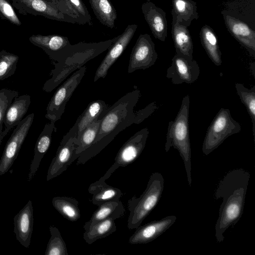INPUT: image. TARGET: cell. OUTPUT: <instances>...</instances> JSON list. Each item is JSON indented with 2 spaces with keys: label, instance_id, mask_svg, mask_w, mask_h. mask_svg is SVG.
Listing matches in <instances>:
<instances>
[{
  "label": "cell",
  "instance_id": "30bf717a",
  "mask_svg": "<svg viewBox=\"0 0 255 255\" xmlns=\"http://www.w3.org/2000/svg\"><path fill=\"white\" fill-rule=\"evenodd\" d=\"M200 73L199 66L193 57L175 53L167 69L166 77L174 85L191 84L198 79Z\"/></svg>",
  "mask_w": 255,
  "mask_h": 255
},
{
  "label": "cell",
  "instance_id": "277c9868",
  "mask_svg": "<svg viewBox=\"0 0 255 255\" xmlns=\"http://www.w3.org/2000/svg\"><path fill=\"white\" fill-rule=\"evenodd\" d=\"M164 179L162 174L155 172L150 175L145 190L140 196L135 195L128 201L129 215L128 228L136 229L158 203L163 191Z\"/></svg>",
  "mask_w": 255,
  "mask_h": 255
},
{
  "label": "cell",
  "instance_id": "cb8c5ba5",
  "mask_svg": "<svg viewBox=\"0 0 255 255\" xmlns=\"http://www.w3.org/2000/svg\"><path fill=\"white\" fill-rule=\"evenodd\" d=\"M171 34L175 52L193 57V44L188 27L172 17Z\"/></svg>",
  "mask_w": 255,
  "mask_h": 255
},
{
  "label": "cell",
  "instance_id": "7402d4cb",
  "mask_svg": "<svg viewBox=\"0 0 255 255\" xmlns=\"http://www.w3.org/2000/svg\"><path fill=\"white\" fill-rule=\"evenodd\" d=\"M30 103V96L27 94L22 95L14 98V101L7 108L4 116L3 124L5 128L2 132L3 137L22 120L28 111Z\"/></svg>",
  "mask_w": 255,
  "mask_h": 255
},
{
  "label": "cell",
  "instance_id": "d590c367",
  "mask_svg": "<svg viewBox=\"0 0 255 255\" xmlns=\"http://www.w3.org/2000/svg\"><path fill=\"white\" fill-rule=\"evenodd\" d=\"M19 93L8 89L0 90V145L3 139L2 129L4 116L5 111L15 97L18 96Z\"/></svg>",
  "mask_w": 255,
  "mask_h": 255
},
{
  "label": "cell",
  "instance_id": "4dcf8cb0",
  "mask_svg": "<svg viewBox=\"0 0 255 255\" xmlns=\"http://www.w3.org/2000/svg\"><path fill=\"white\" fill-rule=\"evenodd\" d=\"M106 111L89 125L77 138L76 154L79 157L83 152L91 146L95 141L98 133L101 120Z\"/></svg>",
  "mask_w": 255,
  "mask_h": 255
},
{
  "label": "cell",
  "instance_id": "f546056e",
  "mask_svg": "<svg viewBox=\"0 0 255 255\" xmlns=\"http://www.w3.org/2000/svg\"><path fill=\"white\" fill-rule=\"evenodd\" d=\"M53 207L65 219L71 222L78 220L81 217L79 202L75 198L65 196L53 198Z\"/></svg>",
  "mask_w": 255,
  "mask_h": 255
},
{
  "label": "cell",
  "instance_id": "ac0fdd59",
  "mask_svg": "<svg viewBox=\"0 0 255 255\" xmlns=\"http://www.w3.org/2000/svg\"><path fill=\"white\" fill-rule=\"evenodd\" d=\"M33 209L29 200L13 218L14 229L16 240L25 248L31 242L33 227Z\"/></svg>",
  "mask_w": 255,
  "mask_h": 255
},
{
  "label": "cell",
  "instance_id": "ffe728a7",
  "mask_svg": "<svg viewBox=\"0 0 255 255\" xmlns=\"http://www.w3.org/2000/svg\"><path fill=\"white\" fill-rule=\"evenodd\" d=\"M109 107L103 100H97L91 102L77 119L74 126L63 136L61 141H66L71 137L77 138L81 133Z\"/></svg>",
  "mask_w": 255,
  "mask_h": 255
},
{
  "label": "cell",
  "instance_id": "2e32d148",
  "mask_svg": "<svg viewBox=\"0 0 255 255\" xmlns=\"http://www.w3.org/2000/svg\"><path fill=\"white\" fill-rule=\"evenodd\" d=\"M176 219L175 216L170 215L140 226L129 238V243L133 245L151 242L166 231L175 222Z\"/></svg>",
  "mask_w": 255,
  "mask_h": 255
},
{
  "label": "cell",
  "instance_id": "52a82bcc",
  "mask_svg": "<svg viewBox=\"0 0 255 255\" xmlns=\"http://www.w3.org/2000/svg\"><path fill=\"white\" fill-rule=\"evenodd\" d=\"M86 66L76 71L55 92L47 108L45 118L55 123L64 113L67 103L85 74Z\"/></svg>",
  "mask_w": 255,
  "mask_h": 255
},
{
  "label": "cell",
  "instance_id": "836d02e7",
  "mask_svg": "<svg viewBox=\"0 0 255 255\" xmlns=\"http://www.w3.org/2000/svg\"><path fill=\"white\" fill-rule=\"evenodd\" d=\"M19 57L4 50L0 51V81L13 75L16 69Z\"/></svg>",
  "mask_w": 255,
  "mask_h": 255
},
{
  "label": "cell",
  "instance_id": "4fadbf2b",
  "mask_svg": "<svg viewBox=\"0 0 255 255\" xmlns=\"http://www.w3.org/2000/svg\"><path fill=\"white\" fill-rule=\"evenodd\" d=\"M29 40L32 44L41 48L53 63L61 62L73 46L67 37L59 35H32Z\"/></svg>",
  "mask_w": 255,
  "mask_h": 255
},
{
  "label": "cell",
  "instance_id": "e575fe53",
  "mask_svg": "<svg viewBox=\"0 0 255 255\" xmlns=\"http://www.w3.org/2000/svg\"><path fill=\"white\" fill-rule=\"evenodd\" d=\"M76 22L81 24H91V15L82 0H65Z\"/></svg>",
  "mask_w": 255,
  "mask_h": 255
},
{
  "label": "cell",
  "instance_id": "1f68e13d",
  "mask_svg": "<svg viewBox=\"0 0 255 255\" xmlns=\"http://www.w3.org/2000/svg\"><path fill=\"white\" fill-rule=\"evenodd\" d=\"M235 88L242 103L245 106L251 119L253 135L255 137V85L251 89L247 88L244 84L237 83Z\"/></svg>",
  "mask_w": 255,
  "mask_h": 255
},
{
  "label": "cell",
  "instance_id": "83f0119b",
  "mask_svg": "<svg viewBox=\"0 0 255 255\" xmlns=\"http://www.w3.org/2000/svg\"><path fill=\"white\" fill-rule=\"evenodd\" d=\"M114 221L108 219L88 226H83L85 230L84 240L86 243L91 245L98 240L109 236L117 230Z\"/></svg>",
  "mask_w": 255,
  "mask_h": 255
},
{
  "label": "cell",
  "instance_id": "44dd1931",
  "mask_svg": "<svg viewBox=\"0 0 255 255\" xmlns=\"http://www.w3.org/2000/svg\"><path fill=\"white\" fill-rule=\"evenodd\" d=\"M54 122L46 124L36 142L33 159L31 161L27 181L30 182L36 173L41 161L48 151L51 142L52 134L56 131Z\"/></svg>",
  "mask_w": 255,
  "mask_h": 255
},
{
  "label": "cell",
  "instance_id": "9c48e42d",
  "mask_svg": "<svg viewBox=\"0 0 255 255\" xmlns=\"http://www.w3.org/2000/svg\"><path fill=\"white\" fill-rule=\"evenodd\" d=\"M34 119V113L28 115L16 126L4 148L0 159V175L8 172L17 158Z\"/></svg>",
  "mask_w": 255,
  "mask_h": 255
},
{
  "label": "cell",
  "instance_id": "603a6c76",
  "mask_svg": "<svg viewBox=\"0 0 255 255\" xmlns=\"http://www.w3.org/2000/svg\"><path fill=\"white\" fill-rule=\"evenodd\" d=\"M88 192L93 195L91 202L98 206L108 201L119 200L123 195L120 189L107 184L101 178L89 186Z\"/></svg>",
  "mask_w": 255,
  "mask_h": 255
},
{
  "label": "cell",
  "instance_id": "d4e9b609",
  "mask_svg": "<svg viewBox=\"0 0 255 255\" xmlns=\"http://www.w3.org/2000/svg\"><path fill=\"white\" fill-rule=\"evenodd\" d=\"M171 13L177 22L187 27L199 17L196 2L192 0H172Z\"/></svg>",
  "mask_w": 255,
  "mask_h": 255
},
{
  "label": "cell",
  "instance_id": "f1b7e54d",
  "mask_svg": "<svg viewBox=\"0 0 255 255\" xmlns=\"http://www.w3.org/2000/svg\"><path fill=\"white\" fill-rule=\"evenodd\" d=\"M91 8L99 21L107 27H115L117 14L110 0H89Z\"/></svg>",
  "mask_w": 255,
  "mask_h": 255
},
{
  "label": "cell",
  "instance_id": "6da1fadb",
  "mask_svg": "<svg viewBox=\"0 0 255 255\" xmlns=\"http://www.w3.org/2000/svg\"><path fill=\"white\" fill-rule=\"evenodd\" d=\"M140 96V91L135 89L108 108L95 141L77 158V165L86 163L100 153L121 131L132 124L141 123L157 109L156 103L153 102L144 109L135 112L134 108Z\"/></svg>",
  "mask_w": 255,
  "mask_h": 255
},
{
  "label": "cell",
  "instance_id": "d6a6232c",
  "mask_svg": "<svg viewBox=\"0 0 255 255\" xmlns=\"http://www.w3.org/2000/svg\"><path fill=\"white\" fill-rule=\"evenodd\" d=\"M50 238L47 244L45 255H68L67 246L59 230L50 226Z\"/></svg>",
  "mask_w": 255,
  "mask_h": 255
},
{
  "label": "cell",
  "instance_id": "8d00e7d4",
  "mask_svg": "<svg viewBox=\"0 0 255 255\" xmlns=\"http://www.w3.org/2000/svg\"><path fill=\"white\" fill-rule=\"evenodd\" d=\"M0 17L12 24L17 26L21 25L13 6L8 0H0Z\"/></svg>",
  "mask_w": 255,
  "mask_h": 255
},
{
  "label": "cell",
  "instance_id": "5bb4252c",
  "mask_svg": "<svg viewBox=\"0 0 255 255\" xmlns=\"http://www.w3.org/2000/svg\"><path fill=\"white\" fill-rule=\"evenodd\" d=\"M137 28L135 24H128L124 32L117 37L114 41L97 68L94 78V81L96 82L100 78H104L113 64L122 55L124 51L133 37Z\"/></svg>",
  "mask_w": 255,
  "mask_h": 255
},
{
  "label": "cell",
  "instance_id": "8fae6325",
  "mask_svg": "<svg viewBox=\"0 0 255 255\" xmlns=\"http://www.w3.org/2000/svg\"><path fill=\"white\" fill-rule=\"evenodd\" d=\"M158 57L155 44L150 35L140 34L132 48L129 61L128 73L145 70L153 66Z\"/></svg>",
  "mask_w": 255,
  "mask_h": 255
},
{
  "label": "cell",
  "instance_id": "4316f807",
  "mask_svg": "<svg viewBox=\"0 0 255 255\" xmlns=\"http://www.w3.org/2000/svg\"><path fill=\"white\" fill-rule=\"evenodd\" d=\"M201 44L207 54L216 66L222 65L221 52L216 33L208 25H204L200 32Z\"/></svg>",
  "mask_w": 255,
  "mask_h": 255
},
{
  "label": "cell",
  "instance_id": "d6986e66",
  "mask_svg": "<svg viewBox=\"0 0 255 255\" xmlns=\"http://www.w3.org/2000/svg\"><path fill=\"white\" fill-rule=\"evenodd\" d=\"M142 12L154 37L164 42L167 36L166 13L149 0L141 5Z\"/></svg>",
  "mask_w": 255,
  "mask_h": 255
},
{
  "label": "cell",
  "instance_id": "484cf974",
  "mask_svg": "<svg viewBox=\"0 0 255 255\" xmlns=\"http://www.w3.org/2000/svg\"><path fill=\"white\" fill-rule=\"evenodd\" d=\"M126 210L123 203L119 200L105 202L99 206L93 214L90 220L84 226H88L108 219L114 220L123 217Z\"/></svg>",
  "mask_w": 255,
  "mask_h": 255
},
{
  "label": "cell",
  "instance_id": "5b68a950",
  "mask_svg": "<svg viewBox=\"0 0 255 255\" xmlns=\"http://www.w3.org/2000/svg\"><path fill=\"white\" fill-rule=\"evenodd\" d=\"M74 45L72 50L59 63H53L54 69L50 75L51 78L44 83L42 89L50 92L63 82L72 72L79 69L87 61L93 59L105 50L86 49V47Z\"/></svg>",
  "mask_w": 255,
  "mask_h": 255
},
{
  "label": "cell",
  "instance_id": "9a60e30c",
  "mask_svg": "<svg viewBox=\"0 0 255 255\" xmlns=\"http://www.w3.org/2000/svg\"><path fill=\"white\" fill-rule=\"evenodd\" d=\"M77 138L71 137L60 142L56 154L48 168L46 180L49 181L61 174L79 156L76 154Z\"/></svg>",
  "mask_w": 255,
  "mask_h": 255
},
{
  "label": "cell",
  "instance_id": "e0dca14e",
  "mask_svg": "<svg viewBox=\"0 0 255 255\" xmlns=\"http://www.w3.org/2000/svg\"><path fill=\"white\" fill-rule=\"evenodd\" d=\"M224 22L228 31L255 57V32L244 21L227 14H224Z\"/></svg>",
  "mask_w": 255,
  "mask_h": 255
},
{
  "label": "cell",
  "instance_id": "7a4b0ae2",
  "mask_svg": "<svg viewBox=\"0 0 255 255\" xmlns=\"http://www.w3.org/2000/svg\"><path fill=\"white\" fill-rule=\"evenodd\" d=\"M249 172L243 169H233L219 181L214 194L215 199H222L219 216L215 225V237L218 243L225 239L224 233L241 219L250 179Z\"/></svg>",
  "mask_w": 255,
  "mask_h": 255
},
{
  "label": "cell",
  "instance_id": "7c38bea8",
  "mask_svg": "<svg viewBox=\"0 0 255 255\" xmlns=\"http://www.w3.org/2000/svg\"><path fill=\"white\" fill-rule=\"evenodd\" d=\"M13 7L22 14L41 15L60 21L76 23L72 18L60 11L47 0H10Z\"/></svg>",
  "mask_w": 255,
  "mask_h": 255
},
{
  "label": "cell",
  "instance_id": "8992f818",
  "mask_svg": "<svg viewBox=\"0 0 255 255\" xmlns=\"http://www.w3.org/2000/svg\"><path fill=\"white\" fill-rule=\"evenodd\" d=\"M241 130L240 124L232 117L228 109L222 108L208 127L202 145V151L209 155L229 136Z\"/></svg>",
  "mask_w": 255,
  "mask_h": 255
},
{
  "label": "cell",
  "instance_id": "3957f363",
  "mask_svg": "<svg viewBox=\"0 0 255 255\" xmlns=\"http://www.w3.org/2000/svg\"><path fill=\"white\" fill-rule=\"evenodd\" d=\"M190 97H183L179 110L174 121L168 123L165 150L168 152L171 147L176 149L184 164L187 181L190 187L192 185L191 148L189 138V115Z\"/></svg>",
  "mask_w": 255,
  "mask_h": 255
},
{
  "label": "cell",
  "instance_id": "ba28073f",
  "mask_svg": "<svg viewBox=\"0 0 255 255\" xmlns=\"http://www.w3.org/2000/svg\"><path fill=\"white\" fill-rule=\"evenodd\" d=\"M148 134L149 130L145 128L131 136L121 147L114 163L101 178L106 181L117 169L126 167L134 162L143 151Z\"/></svg>",
  "mask_w": 255,
  "mask_h": 255
}]
</instances>
